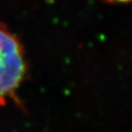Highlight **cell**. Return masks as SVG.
I'll list each match as a JSON object with an SVG mask.
<instances>
[{
  "label": "cell",
  "mask_w": 132,
  "mask_h": 132,
  "mask_svg": "<svg viewBox=\"0 0 132 132\" xmlns=\"http://www.w3.org/2000/svg\"><path fill=\"white\" fill-rule=\"evenodd\" d=\"M106 3H112V4H126V3H130L132 0H101Z\"/></svg>",
  "instance_id": "2"
},
{
  "label": "cell",
  "mask_w": 132,
  "mask_h": 132,
  "mask_svg": "<svg viewBox=\"0 0 132 132\" xmlns=\"http://www.w3.org/2000/svg\"><path fill=\"white\" fill-rule=\"evenodd\" d=\"M26 71L27 62L21 42L0 22V103L13 96Z\"/></svg>",
  "instance_id": "1"
}]
</instances>
